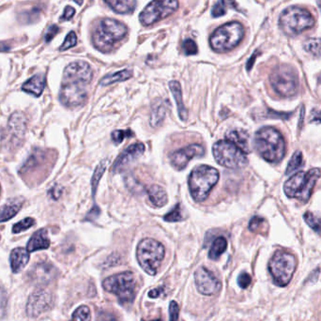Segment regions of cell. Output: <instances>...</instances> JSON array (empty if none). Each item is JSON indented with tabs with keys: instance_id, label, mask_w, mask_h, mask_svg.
Wrapping results in <instances>:
<instances>
[{
	"instance_id": "6da1fadb",
	"label": "cell",
	"mask_w": 321,
	"mask_h": 321,
	"mask_svg": "<svg viewBox=\"0 0 321 321\" xmlns=\"http://www.w3.org/2000/svg\"><path fill=\"white\" fill-rule=\"evenodd\" d=\"M93 78L90 65L85 61H74L69 64L63 74L60 100L62 104L70 107H79L87 99L86 87Z\"/></svg>"
},
{
	"instance_id": "7a4b0ae2",
	"label": "cell",
	"mask_w": 321,
	"mask_h": 321,
	"mask_svg": "<svg viewBox=\"0 0 321 321\" xmlns=\"http://www.w3.org/2000/svg\"><path fill=\"white\" fill-rule=\"evenodd\" d=\"M254 145L260 156L269 162H278L284 157V136L273 127L266 126L260 129L255 135Z\"/></svg>"
},
{
	"instance_id": "3957f363",
	"label": "cell",
	"mask_w": 321,
	"mask_h": 321,
	"mask_svg": "<svg viewBox=\"0 0 321 321\" xmlns=\"http://www.w3.org/2000/svg\"><path fill=\"white\" fill-rule=\"evenodd\" d=\"M128 33L127 26L111 18L100 21L99 25L93 32L92 42L94 47L102 53H108L114 49L116 43L123 40Z\"/></svg>"
},
{
	"instance_id": "277c9868",
	"label": "cell",
	"mask_w": 321,
	"mask_h": 321,
	"mask_svg": "<svg viewBox=\"0 0 321 321\" xmlns=\"http://www.w3.org/2000/svg\"><path fill=\"white\" fill-rule=\"evenodd\" d=\"M219 171L210 165H199L189 177V189L192 198L197 202L206 200L212 188L219 181Z\"/></svg>"
},
{
	"instance_id": "5b68a950",
	"label": "cell",
	"mask_w": 321,
	"mask_h": 321,
	"mask_svg": "<svg viewBox=\"0 0 321 321\" xmlns=\"http://www.w3.org/2000/svg\"><path fill=\"white\" fill-rule=\"evenodd\" d=\"M321 176V171L319 168H313L308 172H298L284 182L285 195L288 198H297L302 202H307Z\"/></svg>"
},
{
	"instance_id": "8992f818",
	"label": "cell",
	"mask_w": 321,
	"mask_h": 321,
	"mask_svg": "<svg viewBox=\"0 0 321 321\" xmlns=\"http://www.w3.org/2000/svg\"><path fill=\"white\" fill-rule=\"evenodd\" d=\"M315 25V19L307 10L293 6L285 9L279 17V26L285 35L294 37Z\"/></svg>"
},
{
	"instance_id": "52a82bcc",
	"label": "cell",
	"mask_w": 321,
	"mask_h": 321,
	"mask_svg": "<svg viewBox=\"0 0 321 321\" xmlns=\"http://www.w3.org/2000/svg\"><path fill=\"white\" fill-rule=\"evenodd\" d=\"M103 288L114 295L122 305H130L136 299V280L134 273L124 272L112 275L102 282Z\"/></svg>"
},
{
	"instance_id": "ba28073f",
	"label": "cell",
	"mask_w": 321,
	"mask_h": 321,
	"mask_svg": "<svg viewBox=\"0 0 321 321\" xmlns=\"http://www.w3.org/2000/svg\"><path fill=\"white\" fill-rule=\"evenodd\" d=\"M165 255L163 245L156 240L147 238L142 240L136 251V258L140 267L149 275H155Z\"/></svg>"
},
{
	"instance_id": "9c48e42d",
	"label": "cell",
	"mask_w": 321,
	"mask_h": 321,
	"mask_svg": "<svg viewBox=\"0 0 321 321\" xmlns=\"http://www.w3.org/2000/svg\"><path fill=\"white\" fill-rule=\"evenodd\" d=\"M244 37V27L241 23L230 22L218 27L210 38V47L221 53L234 49Z\"/></svg>"
},
{
	"instance_id": "30bf717a",
	"label": "cell",
	"mask_w": 321,
	"mask_h": 321,
	"mask_svg": "<svg viewBox=\"0 0 321 321\" xmlns=\"http://www.w3.org/2000/svg\"><path fill=\"white\" fill-rule=\"evenodd\" d=\"M270 82L274 91L284 98L295 96L299 89L298 74L289 65L277 66L270 75Z\"/></svg>"
},
{
	"instance_id": "8fae6325",
	"label": "cell",
	"mask_w": 321,
	"mask_h": 321,
	"mask_svg": "<svg viewBox=\"0 0 321 321\" xmlns=\"http://www.w3.org/2000/svg\"><path fill=\"white\" fill-rule=\"evenodd\" d=\"M213 156L223 167L230 169L243 168L248 164L246 153L228 140H220L213 145Z\"/></svg>"
},
{
	"instance_id": "7c38bea8",
	"label": "cell",
	"mask_w": 321,
	"mask_h": 321,
	"mask_svg": "<svg viewBox=\"0 0 321 321\" xmlns=\"http://www.w3.org/2000/svg\"><path fill=\"white\" fill-rule=\"evenodd\" d=\"M297 261L295 257L284 251H277L269 263V271L274 284L285 286L290 283L295 272Z\"/></svg>"
},
{
	"instance_id": "4fadbf2b",
	"label": "cell",
	"mask_w": 321,
	"mask_h": 321,
	"mask_svg": "<svg viewBox=\"0 0 321 321\" xmlns=\"http://www.w3.org/2000/svg\"><path fill=\"white\" fill-rule=\"evenodd\" d=\"M178 8V0H153L140 13L139 20L143 25H152L170 16Z\"/></svg>"
},
{
	"instance_id": "5bb4252c",
	"label": "cell",
	"mask_w": 321,
	"mask_h": 321,
	"mask_svg": "<svg viewBox=\"0 0 321 321\" xmlns=\"http://www.w3.org/2000/svg\"><path fill=\"white\" fill-rule=\"evenodd\" d=\"M25 127L26 120L25 116L20 112L14 113L9 120L7 129L4 132V136L1 137V141L4 145L11 148L19 147L25 136Z\"/></svg>"
},
{
	"instance_id": "9a60e30c",
	"label": "cell",
	"mask_w": 321,
	"mask_h": 321,
	"mask_svg": "<svg viewBox=\"0 0 321 321\" xmlns=\"http://www.w3.org/2000/svg\"><path fill=\"white\" fill-rule=\"evenodd\" d=\"M195 282L198 292L206 296L217 294L221 287V281L205 267H200L195 272Z\"/></svg>"
},
{
	"instance_id": "2e32d148",
	"label": "cell",
	"mask_w": 321,
	"mask_h": 321,
	"mask_svg": "<svg viewBox=\"0 0 321 321\" xmlns=\"http://www.w3.org/2000/svg\"><path fill=\"white\" fill-rule=\"evenodd\" d=\"M53 305V297L49 291L39 289L33 292L27 301L26 313L29 317L37 318L47 312Z\"/></svg>"
},
{
	"instance_id": "e0dca14e",
	"label": "cell",
	"mask_w": 321,
	"mask_h": 321,
	"mask_svg": "<svg viewBox=\"0 0 321 321\" xmlns=\"http://www.w3.org/2000/svg\"><path fill=\"white\" fill-rule=\"evenodd\" d=\"M205 154V148L199 144H193L185 148L176 150L170 156V162L177 170L184 169L193 158L201 157Z\"/></svg>"
},
{
	"instance_id": "ac0fdd59",
	"label": "cell",
	"mask_w": 321,
	"mask_h": 321,
	"mask_svg": "<svg viewBox=\"0 0 321 321\" xmlns=\"http://www.w3.org/2000/svg\"><path fill=\"white\" fill-rule=\"evenodd\" d=\"M145 152V146L142 143L133 144L122 151L112 166L113 172H120L131 162L137 160Z\"/></svg>"
},
{
	"instance_id": "d6986e66",
	"label": "cell",
	"mask_w": 321,
	"mask_h": 321,
	"mask_svg": "<svg viewBox=\"0 0 321 321\" xmlns=\"http://www.w3.org/2000/svg\"><path fill=\"white\" fill-rule=\"evenodd\" d=\"M56 272V268L53 265L42 262L35 265L28 272V276L36 284H47L55 278Z\"/></svg>"
},
{
	"instance_id": "ffe728a7",
	"label": "cell",
	"mask_w": 321,
	"mask_h": 321,
	"mask_svg": "<svg viewBox=\"0 0 321 321\" xmlns=\"http://www.w3.org/2000/svg\"><path fill=\"white\" fill-rule=\"evenodd\" d=\"M226 140L232 142L237 147L241 148L244 153L251 151L249 147V135L245 130L234 129L225 134Z\"/></svg>"
},
{
	"instance_id": "44dd1931",
	"label": "cell",
	"mask_w": 321,
	"mask_h": 321,
	"mask_svg": "<svg viewBox=\"0 0 321 321\" xmlns=\"http://www.w3.org/2000/svg\"><path fill=\"white\" fill-rule=\"evenodd\" d=\"M12 271L14 273L21 272L29 261V252L24 248L13 249L10 256Z\"/></svg>"
},
{
	"instance_id": "7402d4cb",
	"label": "cell",
	"mask_w": 321,
	"mask_h": 321,
	"mask_svg": "<svg viewBox=\"0 0 321 321\" xmlns=\"http://www.w3.org/2000/svg\"><path fill=\"white\" fill-rule=\"evenodd\" d=\"M24 200L21 198L10 199L0 207V222H6L14 217L23 207Z\"/></svg>"
},
{
	"instance_id": "603a6c76",
	"label": "cell",
	"mask_w": 321,
	"mask_h": 321,
	"mask_svg": "<svg viewBox=\"0 0 321 321\" xmlns=\"http://www.w3.org/2000/svg\"><path fill=\"white\" fill-rule=\"evenodd\" d=\"M50 246V240L47 236V231L45 229H40L35 232L33 236L30 238L26 250L29 253L39 251V250H44Z\"/></svg>"
},
{
	"instance_id": "cb8c5ba5",
	"label": "cell",
	"mask_w": 321,
	"mask_h": 321,
	"mask_svg": "<svg viewBox=\"0 0 321 321\" xmlns=\"http://www.w3.org/2000/svg\"><path fill=\"white\" fill-rule=\"evenodd\" d=\"M45 87V77L42 74H36L30 79H28L22 86V89L35 97L41 95Z\"/></svg>"
},
{
	"instance_id": "d4e9b609",
	"label": "cell",
	"mask_w": 321,
	"mask_h": 321,
	"mask_svg": "<svg viewBox=\"0 0 321 321\" xmlns=\"http://www.w3.org/2000/svg\"><path fill=\"white\" fill-rule=\"evenodd\" d=\"M147 194H148L150 202L156 208L163 207L168 202L167 194H166L165 190L160 185L153 184V185L149 186L147 189Z\"/></svg>"
},
{
	"instance_id": "484cf974",
	"label": "cell",
	"mask_w": 321,
	"mask_h": 321,
	"mask_svg": "<svg viewBox=\"0 0 321 321\" xmlns=\"http://www.w3.org/2000/svg\"><path fill=\"white\" fill-rule=\"evenodd\" d=\"M169 88L173 94V97L177 103L178 107V113L181 120H186L188 118V111L186 109L183 98H182V91H181V86L178 81H171L169 83Z\"/></svg>"
},
{
	"instance_id": "4316f807",
	"label": "cell",
	"mask_w": 321,
	"mask_h": 321,
	"mask_svg": "<svg viewBox=\"0 0 321 321\" xmlns=\"http://www.w3.org/2000/svg\"><path fill=\"white\" fill-rule=\"evenodd\" d=\"M114 12L120 14L132 13L136 6V0H104Z\"/></svg>"
},
{
	"instance_id": "83f0119b",
	"label": "cell",
	"mask_w": 321,
	"mask_h": 321,
	"mask_svg": "<svg viewBox=\"0 0 321 321\" xmlns=\"http://www.w3.org/2000/svg\"><path fill=\"white\" fill-rule=\"evenodd\" d=\"M133 76V72L131 70H122L114 74H107L105 75L100 81V86H109L114 83L118 82H123L128 79H130Z\"/></svg>"
},
{
	"instance_id": "f1b7e54d",
	"label": "cell",
	"mask_w": 321,
	"mask_h": 321,
	"mask_svg": "<svg viewBox=\"0 0 321 321\" xmlns=\"http://www.w3.org/2000/svg\"><path fill=\"white\" fill-rule=\"evenodd\" d=\"M227 248V241L223 237H218L212 243L209 253L210 260H218Z\"/></svg>"
},
{
	"instance_id": "f546056e",
	"label": "cell",
	"mask_w": 321,
	"mask_h": 321,
	"mask_svg": "<svg viewBox=\"0 0 321 321\" xmlns=\"http://www.w3.org/2000/svg\"><path fill=\"white\" fill-rule=\"evenodd\" d=\"M166 110H167L166 105L162 101H160L158 105H155L153 107L150 117V124L152 127L160 126V124L165 118Z\"/></svg>"
},
{
	"instance_id": "4dcf8cb0",
	"label": "cell",
	"mask_w": 321,
	"mask_h": 321,
	"mask_svg": "<svg viewBox=\"0 0 321 321\" xmlns=\"http://www.w3.org/2000/svg\"><path fill=\"white\" fill-rule=\"evenodd\" d=\"M107 163H108V160H101L98 164V166L96 167L94 173H93V177H92V180H91V189H92V197L93 198L96 195L97 187L99 185L100 180L101 179L102 175L104 174L106 168H107Z\"/></svg>"
},
{
	"instance_id": "1f68e13d",
	"label": "cell",
	"mask_w": 321,
	"mask_h": 321,
	"mask_svg": "<svg viewBox=\"0 0 321 321\" xmlns=\"http://www.w3.org/2000/svg\"><path fill=\"white\" fill-rule=\"evenodd\" d=\"M303 48L315 58H321V38H310L303 43Z\"/></svg>"
},
{
	"instance_id": "d6a6232c",
	"label": "cell",
	"mask_w": 321,
	"mask_h": 321,
	"mask_svg": "<svg viewBox=\"0 0 321 321\" xmlns=\"http://www.w3.org/2000/svg\"><path fill=\"white\" fill-rule=\"evenodd\" d=\"M302 164H303L302 153L298 150L293 154L292 158L289 160L286 170H285V175H290V174L293 173L294 171H296L297 169L301 167Z\"/></svg>"
},
{
	"instance_id": "836d02e7",
	"label": "cell",
	"mask_w": 321,
	"mask_h": 321,
	"mask_svg": "<svg viewBox=\"0 0 321 321\" xmlns=\"http://www.w3.org/2000/svg\"><path fill=\"white\" fill-rule=\"evenodd\" d=\"M40 14V10L39 8H32L30 10H27L25 12H23L19 14V20L21 23H33L37 21L38 17Z\"/></svg>"
},
{
	"instance_id": "e575fe53",
	"label": "cell",
	"mask_w": 321,
	"mask_h": 321,
	"mask_svg": "<svg viewBox=\"0 0 321 321\" xmlns=\"http://www.w3.org/2000/svg\"><path fill=\"white\" fill-rule=\"evenodd\" d=\"M91 315L90 310L87 305H82L76 309L73 314V318L71 321H90Z\"/></svg>"
},
{
	"instance_id": "d590c367",
	"label": "cell",
	"mask_w": 321,
	"mask_h": 321,
	"mask_svg": "<svg viewBox=\"0 0 321 321\" xmlns=\"http://www.w3.org/2000/svg\"><path fill=\"white\" fill-rule=\"evenodd\" d=\"M303 219L313 230L321 234V217L315 216L312 212L308 211L303 215Z\"/></svg>"
},
{
	"instance_id": "8d00e7d4",
	"label": "cell",
	"mask_w": 321,
	"mask_h": 321,
	"mask_svg": "<svg viewBox=\"0 0 321 321\" xmlns=\"http://www.w3.org/2000/svg\"><path fill=\"white\" fill-rule=\"evenodd\" d=\"M164 221L166 222H180L183 219L182 216V210L181 208V205L178 204L174 207L173 210H170L164 217Z\"/></svg>"
},
{
	"instance_id": "74e56055",
	"label": "cell",
	"mask_w": 321,
	"mask_h": 321,
	"mask_svg": "<svg viewBox=\"0 0 321 321\" xmlns=\"http://www.w3.org/2000/svg\"><path fill=\"white\" fill-rule=\"evenodd\" d=\"M35 224V220L33 218H25L24 220L20 221L17 223H15L13 225V233H20L22 231H25L28 228H30L31 226H33Z\"/></svg>"
},
{
	"instance_id": "f35d334b",
	"label": "cell",
	"mask_w": 321,
	"mask_h": 321,
	"mask_svg": "<svg viewBox=\"0 0 321 321\" xmlns=\"http://www.w3.org/2000/svg\"><path fill=\"white\" fill-rule=\"evenodd\" d=\"M134 136L133 132L131 130H126V131H123V130H117V131H114L112 133V140L115 144L119 145L120 144L122 141H123L125 138H128V137H131V136Z\"/></svg>"
},
{
	"instance_id": "ab89813d",
	"label": "cell",
	"mask_w": 321,
	"mask_h": 321,
	"mask_svg": "<svg viewBox=\"0 0 321 321\" xmlns=\"http://www.w3.org/2000/svg\"><path fill=\"white\" fill-rule=\"evenodd\" d=\"M182 49L185 54L186 56H193V55H197L198 52V45L195 42V40H191V39H187L183 43H182Z\"/></svg>"
},
{
	"instance_id": "60d3db41",
	"label": "cell",
	"mask_w": 321,
	"mask_h": 321,
	"mask_svg": "<svg viewBox=\"0 0 321 321\" xmlns=\"http://www.w3.org/2000/svg\"><path fill=\"white\" fill-rule=\"evenodd\" d=\"M77 43V37H76V34L74 33V31H71L67 37L65 39L64 42L62 43L61 46L60 50V51H66V50L70 49L72 47H74L76 45Z\"/></svg>"
},
{
	"instance_id": "b9f144b4",
	"label": "cell",
	"mask_w": 321,
	"mask_h": 321,
	"mask_svg": "<svg viewBox=\"0 0 321 321\" xmlns=\"http://www.w3.org/2000/svg\"><path fill=\"white\" fill-rule=\"evenodd\" d=\"M226 13V4H225V0H219L212 8V16L213 17H220L224 15Z\"/></svg>"
},
{
	"instance_id": "7bdbcfd3",
	"label": "cell",
	"mask_w": 321,
	"mask_h": 321,
	"mask_svg": "<svg viewBox=\"0 0 321 321\" xmlns=\"http://www.w3.org/2000/svg\"><path fill=\"white\" fill-rule=\"evenodd\" d=\"M96 321H118V320L114 314L105 310H100L97 314Z\"/></svg>"
},
{
	"instance_id": "ee69618b",
	"label": "cell",
	"mask_w": 321,
	"mask_h": 321,
	"mask_svg": "<svg viewBox=\"0 0 321 321\" xmlns=\"http://www.w3.org/2000/svg\"><path fill=\"white\" fill-rule=\"evenodd\" d=\"M251 282H252V278L247 272H242L238 277V284L243 289L247 288L248 286L251 284Z\"/></svg>"
},
{
	"instance_id": "f6af8a7d",
	"label": "cell",
	"mask_w": 321,
	"mask_h": 321,
	"mask_svg": "<svg viewBox=\"0 0 321 321\" xmlns=\"http://www.w3.org/2000/svg\"><path fill=\"white\" fill-rule=\"evenodd\" d=\"M180 307L176 301H171L169 305V321H179Z\"/></svg>"
},
{
	"instance_id": "bcb514c9",
	"label": "cell",
	"mask_w": 321,
	"mask_h": 321,
	"mask_svg": "<svg viewBox=\"0 0 321 321\" xmlns=\"http://www.w3.org/2000/svg\"><path fill=\"white\" fill-rule=\"evenodd\" d=\"M265 222V220L263 218H261L260 216H255L254 218H252V220L250 221L249 223V228L251 231H258L260 228H261L262 224Z\"/></svg>"
},
{
	"instance_id": "7dc6e473",
	"label": "cell",
	"mask_w": 321,
	"mask_h": 321,
	"mask_svg": "<svg viewBox=\"0 0 321 321\" xmlns=\"http://www.w3.org/2000/svg\"><path fill=\"white\" fill-rule=\"evenodd\" d=\"M60 31V27L58 25H53L50 26L49 28L46 31V34L44 36V40L46 42L51 41L54 38L56 37V35L59 33Z\"/></svg>"
},
{
	"instance_id": "c3c4849f",
	"label": "cell",
	"mask_w": 321,
	"mask_h": 321,
	"mask_svg": "<svg viewBox=\"0 0 321 321\" xmlns=\"http://www.w3.org/2000/svg\"><path fill=\"white\" fill-rule=\"evenodd\" d=\"M62 188L60 185H55L52 187L48 192V195L51 198H53L54 200H58L59 198L61 197L62 195Z\"/></svg>"
},
{
	"instance_id": "681fc988",
	"label": "cell",
	"mask_w": 321,
	"mask_h": 321,
	"mask_svg": "<svg viewBox=\"0 0 321 321\" xmlns=\"http://www.w3.org/2000/svg\"><path fill=\"white\" fill-rule=\"evenodd\" d=\"M74 13H75V10H74L73 7H70V6H67L64 10V13H63V15L60 18V20H64V21H68V20H71L73 17H74Z\"/></svg>"
},
{
	"instance_id": "f907efd6",
	"label": "cell",
	"mask_w": 321,
	"mask_h": 321,
	"mask_svg": "<svg viewBox=\"0 0 321 321\" xmlns=\"http://www.w3.org/2000/svg\"><path fill=\"white\" fill-rule=\"evenodd\" d=\"M162 291H163V289L160 288V287L156 288V289H153V290H150L149 293H148V296L150 297V298H158V297L160 296V293Z\"/></svg>"
},
{
	"instance_id": "816d5d0a",
	"label": "cell",
	"mask_w": 321,
	"mask_h": 321,
	"mask_svg": "<svg viewBox=\"0 0 321 321\" xmlns=\"http://www.w3.org/2000/svg\"><path fill=\"white\" fill-rule=\"evenodd\" d=\"M256 58H257V55H253V57L250 59V60L248 61L247 63V70L248 71H250L251 69H252V66H253V63H254V61H255V60H256Z\"/></svg>"
},
{
	"instance_id": "f5cc1de1",
	"label": "cell",
	"mask_w": 321,
	"mask_h": 321,
	"mask_svg": "<svg viewBox=\"0 0 321 321\" xmlns=\"http://www.w3.org/2000/svg\"><path fill=\"white\" fill-rule=\"evenodd\" d=\"M75 3H77L78 5H82L83 4V0H74Z\"/></svg>"
},
{
	"instance_id": "db71d44e",
	"label": "cell",
	"mask_w": 321,
	"mask_h": 321,
	"mask_svg": "<svg viewBox=\"0 0 321 321\" xmlns=\"http://www.w3.org/2000/svg\"><path fill=\"white\" fill-rule=\"evenodd\" d=\"M318 4H319V7H320L321 11V0H318Z\"/></svg>"
},
{
	"instance_id": "11a10c76",
	"label": "cell",
	"mask_w": 321,
	"mask_h": 321,
	"mask_svg": "<svg viewBox=\"0 0 321 321\" xmlns=\"http://www.w3.org/2000/svg\"><path fill=\"white\" fill-rule=\"evenodd\" d=\"M161 321L160 320H155V321Z\"/></svg>"
},
{
	"instance_id": "9f6ffc18",
	"label": "cell",
	"mask_w": 321,
	"mask_h": 321,
	"mask_svg": "<svg viewBox=\"0 0 321 321\" xmlns=\"http://www.w3.org/2000/svg\"><path fill=\"white\" fill-rule=\"evenodd\" d=\"M320 82H321V75L320 76Z\"/></svg>"
}]
</instances>
